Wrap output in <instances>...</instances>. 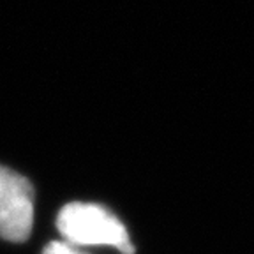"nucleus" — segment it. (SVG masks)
Returning <instances> with one entry per match:
<instances>
[{
    "label": "nucleus",
    "instance_id": "obj_1",
    "mask_svg": "<svg viewBox=\"0 0 254 254\" xmlns=\"http://www.w3.org/2000/svg\"><path fill=\"white\" fill-rule=\"evenodd\" d=\"M57 228L65 242L74 247L111 246L124 254L134 253L122 221L113 212L95 203L74 201L65 205L57 217Z\"/></svg>",
    "mask_w": 254,
    "mask_h": 254
},
{
    "label": "nucleus",
    "instance_id": "obj_2",
    "mask_svg": "<svg viewBox=\"0 0 254 254\" xmlns=\"http://www.w3.org/2000/svg\"><path fill=\"white\" fill-rule=\"evenodd\" d=\"M34 222V189L25 177L0 166V238L23 242Z\"/></svg>",
    "mask_w": 254,
    "mask_h": 254
},
{
    "label": "nucleus",
    "instance_id": "obj_3",
    "mask_svg": "<svg viewBox=\"0 0 254 254\" xmlns=\"http://www.w3.org/2000/svg\"><path fill=\"white\" fill-rule=\"evenodd\" d=\"M43 254H83L78 247L71 246L67 242H52L44 249Z\"/></svg>",
    "mask_w": 254,
    "mask_h": 254
}]
</instances>
